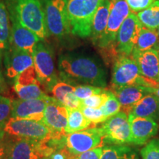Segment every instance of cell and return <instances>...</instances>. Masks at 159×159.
<instances>
[{
    "instance_id": "1",
    "label": "cell",
    "mask_w": 159,
    "mask_h": 159,
    "mask_svg": "<svg viewBox=\"0 0 159 159\" xmlns=\"http://www.w3.org/2000/svg\"><path fill=\"white\" fill-rule=\"evenodd\" d=\"M61 77L73 85H91L99 88L107 85V72L93 57L77 53H66L58 58Z\"/></svg>"
},
{
    "instance_id": "2",
    "label": "cell",
    "mask_w": 159,
    "mask_h": 159,
    "mask_svg": "<svg viewBox=\"0 0 159 159\" xmlns=\"http://www.w3.org/2000/svg\"><path fill=\"white\" fill-rule=\"evenodd\" d=\"M10 19H17L41 40L49 36L45 19L44 0H3Z\"/></svg>"
},
{
    "instance_id": "3",
    "label": "cell",
    "mask_w": 159,
    "mask_h": 159,
    "mask_svg": "<svg viewBox=\"0 0 159 159\" xmlns=\"http://www.w3.org/2000/svg\"><path fill=\"white\" fill-rule=\"evenodd\" d=\"M100 0H68L67 11L71 32L80 38L91 36L94 16Z\"/></svg>"
},
{
    "instance_id": "4",
    "label": "cell",
    "mask_w": 159,
    "mask_h": 159,
    "mask_svg": "<svg viewBox=\"0 0 159 159\" xmlns=\"http://www.w3.org/2000/svg\"><path fill=\"white\" fill-rule=\"evenodd\" d=\"M111 87L142 85L158 86L159 83L145 78L141 74L138 64L132 57L119 55L114 60L111 78Z\"/></svg>"
},
{
    "instance_id": "5",
    "label": "cell",
    "mask_w": 159,
    "mask_h": 159,
    "mask_svg": "<svg viewBox=\"0 0 159 159\" xmlns=\"http://www.w3.org/2000/svg\"><path fill=\"white\" fill-rule=\"evenodd\" d=\"M68 0H44L45 19L49 33L63 39L71 32L68 11Z\"/></svg>"
},
{
    "instance_id": "6",
    "label": "cell",
    "mask_w": 159,
    "mask_h": 159,
    "mask_svg": "<svg viewBox=\"0 0 159 159\" xmlns=\"http://www.w3.org/2000/svg\"><path fill=\"white\" fill-rule=\"evenodd\" d=\"M33 57L38 79L44 89L49 91L58 79L55 69L54 52L50 46L40 41L35 46Z\"/></svg>"
},
{
    "instance_id": "7",
    "label": "cell",
    "mask_w": 159,
    "mask_h": 159,
    "mask_svg": "<svg viewBox=\"0 0 159 159\" xmlns=\"http://www.w3.org/2000/svg\"><path fill=\"white\" fill-rule=\"evenodd\" d=\"M6 134L16 138L43 141L53 136L52 133L42 122L11 117L3 126Z\"/></svg>"
},
{
    "instance_id": "8",
    "label": "cell",
    "mask_w": 159,
    "mask_h": 159,
    "mask_svg": "<svg viewBox=\"0 0 159 159\" xmlns=\"http://www.w3.org/2000/svg\"><path fill=\"white\" fill-rule=\"evenodd\" d=\"M110 12L106 30L98 47L103 49H115L114 46L121 25L130 15V9L126 0H110Z\"/></svg>"
},
{
    "instance_id": "9",
    "label": "cell",
    "mask_w": 159,
    "mask_h": 159,
    "mask_svg": "<svg viewBox=\"0 0 159 159\" xmlns=\"http://www.w3.org/2000/svg\"><path fill=\"white\" fill-rule=\"evenodd\" d=\"M103 142L110 144H131V129L128 114L120 111L102 123Z\"/></svg>"
},
{
    "instance_id": "10",
    "label": "cell",
    "mask_w": 159,
    "mask_h": 159,
    "mask_svg": "<svg viewBox=\"0 0 159 159\" xmlns=\"http://www.w3.org/2000/svg\"><path fill=\"white\" fill-rule=\"evenodd\" d=\"M7 157L9 159H41L49 156L43 141L13 137L6 142Z\"/></svg>"
},
{
    "instance_id": "11",
    "label": "cell",
    "mask_w": 159,
    "mask_h": 159,
    "mask_svg": "<svg viewBox=\"0 0 159 159\" xmlns=\"http://www.w3.org/2000/svg\"><path fill=\"white\" fill-rule=\"evenodd\" d=\"M103 132L100 128H89L68 134L65 137L66 148L73 156H77L93 149L104 147Z\"/></svg>"
},
{
    "instance_id": "12",
    "label": "cell",
    "mask_w": 159,
    "mask_h": 159,
    "mask_svg": "<svg viewBox=\"0 0 159 159\" xmlns=\"http://www.w3.org/2000/svg\"><path fill=\"white\" fill-rule=\"evenodd\" d=\"M142 27L137 15L130 13L121 25L116 35L115 49L119 55H131Z\"/></svg>"
},
{
    "instance_id": "13",
    "label": "cell",
    "mask_w": 159,
    "mask_h": 159,
    "mask_svg": "<svg viewBox=\"0 0 159 159\" xmlns=\"http://www.w3.org/2000/svg\"><path fill=\"white\" fill-rule=\"evenodd\" d=\"M44 87L37 77L34 66L30 67L16 77L13 89L19 99H45L48 95L43 91Z\"/></svg>"
},
{
    "instance_id": "14",
    "label": "cell",
    "mask_w": 159,
    "mask_h": 159,
    "mask_svg": "<svg viewBox=\"0 0 159 159\" xmlns=\"http://www.w3.org/2000/svg\"><path fill=\"white\" fill-rule=\"evenodd\" d=\"M69 110L64 105L50 97L44 110L43 123L48 127L55 138L65 136Z\"/></svg>"
},
{
    "instance_id": "15",
    "label": "cell",
    "mask_w": 159,
    "mask_h": 159,
    "mask_svg": "<svg viewBox=\"0 0 159 159\" xmlns=\"http://www.w3.org/2000/svg\"><path fill=\"white\" fill-rule=\"evenodd\" d=\"M3 56L6 76L9 79L15 80L18 75L34 65L30 53L11 44L4 51Z\"/></svg>"
},
{
    "instance_id": "16",
    "label": "cell",
    "mask_w": 159,
    "mask_h": 159,
    "mask_svg": "<svg viewBox=\"0 0 159 159\" xmlns=\"http://www.w3.org/2000/svg\"><path fill=\"white\" fill-rule=\"evenodd\" d=\"M16 99L12 103L11 117L16 119H30L43 122L44 110L49 99Z\"/></svg>"
},
{
    "instance_id": "17",
    "label": "cell",
    "mask_w": 159,
    "mask_h": 159,
    "mask_svg": "<svg viewBox=\"0 0 159 159\" xmlns=\"http://www.w3.org/2000/svg\"><path fill=\"white\" fill-rule=\"evenodd\" d=\"M131 129V144L142 145L146 144L158 131V125L156 120L141 118L128 115Z\"/></svg>"
},
{
    "instance_id": "18",
    "label": "cell",
    "mask_w": 159,
    "mask_h": 159,
    "mask_svg": "<svg viewBox=\"0 0 159 159\" xmlns=\"http://www.w3.org/2000/svg\"><path fill=\"white\" fill-rule=\"evenodd\" d=\"M131 57L138 64L141 74L145 78L159 83V57L158 50H134Z\"/></svg>"
},
{
    "instance_id": "19",
    "label": "cell",
    "mask_w": 159,
    "mask_h": 159,
    "mask_svg": "<svg viewBox=\"0 0 159 159\" xmlns=\"http://www.w3.org/2000/svg\"><path fill=\"white\" fill-rule=\"evenodd\" d=\"M11 44L33 55L35 46L41 40L35 33L23 26L17 19H11Z\"/></svg>"
},
{
    "instance_id": "20",
    "label": "cell",
    "mask_w": 159,
    "mask_h": 159,
    "mask_svg": "<svg viewBox=\"0 0 159 159\" xmlns=\"http://www.w3.org/2000/svg\"><path fill=\"white\" fill-rule=\"evenodd\" d=\"M111 91L120 102L121 111L128 115L134 105L148 94L145 90V86L142 85L112 87Z\"/></svg>"
},
{
    "instance_id": "21",
    "label": "cell",
    "mask_w": 159,
    "mask_h": 159,
    "mask_svg": "<svg viewBox=\"0 0 159 159\" xmlns=\"http://www.w3.org/2000/svg\"><path fill=\"white\" fill-rule=\"evenodd\" d=\"M110 0H100L91 25V36L93 43L98 46L108 25L109 12H110Z\"/></svg>"
},
{
    "instance_id": "22",
    "label": "cell",
    "mask_w": 159,
    "mask_h": 159,
    "mask_svg": "<svg viewBox=\"0 0 159 159\" xmlns=\"http://www.w3.org/2000/svg\"><path fill=\"white\" fill-rule=\"evenodd\" d=\"M129 115L135 117L159 119V98L155 94H148L140 99L131 110Z\"/></svg>"
},
{
    "instance_id": "23",
    "label": "cell",
    "mask_w": 159,
    "mask_h": 159,
    "mask_svg": "<svg viewBox=\"0 0 159 159\" xmlns=\"http://www.w3.org/2000/svg\"><path fill=\"white\" fill-rule=\"evenodd\" d=\"M101 159H139L136 150L125 144H110L103 147Z\"/></svg>"
},
{
    "instance_id": "24",
    "label": "cell",
    "mask_w": 159,
    "mask_h": 159,
    "mask_svg": "<svg viewBox=\"0 0 159 159\" xmlns=\"http://www.w3.org/2000/svg\"><path fill=\"white\" fill-rule=\"evenodd\" d=\"M8 11L3 0H0V50L4 52L11 45V23Z\"/></svg>"
},
{
    "instance_id": "25",
    "label": "cell",
    "mask_w": 159,
    "mask_h": 159,
    "mask_svg": "<svg viewBox=\"0 0 159 159\" xmlns=\"http://www.w3.org/2000/svg\"><path fill=\"white\" fill-rule=\"evenodd\" d=\"M159 49V36L157 30L143 27L134 50L145 51L149 49Z\"/></svg>"
},
{
    "instance_id": "26",
    "label": "cell",
    "mask_w": 159,
    "mask_h": 159,
    "mask_svg": "<svg viewBox=\"0 0 159 159\" xmlns=\"http://www.w3.org/2000/svg\"><path fill=\"white\" fill-rule=\"evenodd\" d=\"M68 122L66 128V134L78 132L91 126V122L84 116L80 109H68Z\"/></svg>"
},
{
    "instance_id": "27",
    "label": "cell",
    "mask_w": 159,
    "mask_h": 159,
    "mask_svg": "<svg viewBox=\"0 0 159 159\" xmlns=\"http://www.w3.org/2000/svg\"><path fill=\"white\" fill-rule=\"evenodd\" d=\"M136 15L143 27L157 30L159 27V0L155 1L148 8Z\"/></svg>"
},
{
    "instance_id": "28",
    "label": "cell",
    "mask_w": 159,
    "mask_h": 159,
    "mask_svg": "<svg viewBox=\"0 0 159 159\" xmlns=\"http://www.w3.org/2000/svg\"><path fill=\"white\" fill-rule=\"evenodd\" d=\"M75 85L67 82L62 78L57 79L55 83L49 89L52 97L63 104L66 96L69 93L74 92Z\"/></svg>"
},
{
    "instance_id": "29",
    "label": "cell",
    "mask_w": 159,
    "mask_h": 159,
    "mask_svg": "<svg viewBox=\"0 0 159 159\" xmlns=\"http://www.w3.org/2000/svg\"><path fill=\"white\" fill-rule=\"evenodd\" d=\"M103 114L107 119L121 111V105L118 99L111 91H108V98L101 107Z\"/></svg>"
},
{
    "instance_id": "30",
    "label": "cell",
    "mask_w": 159,
    "mask_h": 159,
    "mask_svg": "<svg viewBox=\"0 0 159 159\" xmlns=\"http://www.w3.org/2000/svg\"><path fill=\"white\" fill-rule=\"evenodd\" d=\"M142 159H159V139H150L140 151Z\"/></svg>"
},
{
    "instance_id": "31",
    "label": "cell",
    "mask_w": 159,
    "mask_h": 159,
    "mask_svg": "<svg viewBox=\"0 0 159 159\" xmlns=\"http://www.w3.org/2000/svg\"><path fill=\"white\" fill-rule=\"evenodd\" d=\"M105 89L94 86L91 85H75L74 94L80 100H83L94 94H101L104 91Z\"/></svg>"
},
{
    "instance_id": "32",
    "label": "cell",
    "mask_w": 159,
    "mask_h": 159,
    "mask_svg": "<svg viewBox=\"0 0 159 159\" xmlns=\"http://www.w3.org/2000/svg\"><path fill=\"white\" fill-rule=\"evenodd\" d=\"M12 103L11 99L0 95V128H2L11 117Z\"/></svg>"
},
{
    "instance_id": "33",
    "label": "cell",
    "mask_w": 159,
    "mask_h": 159,
    "mask_svg": "<svg viewBox=\"0 0 159 159\" xmlns=\"http://www.w3.org/2000/svg\"><path fill=\"white\" fill-rule=\"evenodd\" d=\"M84 116L89 119L93 124L96 125L99 123H103L107 120L105 116L103 114L101 108H94L89 107L82 106L80 109Z\"/></svg>"
},
{
    "instance_id": "34",
    "label": "cell",
    "mask_w": 159,
    "mask_h": 159,
    "mask_svg": "<svg viewBox=\"0 0 159 159\" xmlns=\"http://www.w3.org/2000/svg\"><path fill=\"white\" fill-rule=\"evenodd\" d=\"M107 98H108V90L105 89L104 91L101 94H94L89 98L81 100V104H82V106L100 108L104 105L105 101L107 100Z\"/></svg>"
},
{
    "instance_id": "35",
    "label": "cell",
    "mask_w": 159,
    "mask_h": 159,
    "mask_svg": "<svg viewBox=\"0 0 159 159\" xmlns=\"http://www.w3.org/2000/svg\"><path fill=\"white\" fill-rule=\"evenodd\" d=\"M156 0H126L133 13H139L148 8Z\"/></svg>"
},
{
    "instance_id": "36",
    "label": "cell",
    "mask_w": 159,
    "mask_h": 159,
    "mask_svg": "<svg viewBox=\"0 0 159 159\" xmlns=\"http://www.w3.org/2000/svg\"><path fill=\"white\" fill-rule=\"evenodd\" d=\"M103 147L94 148L77 156H74L71 159H101Z\"/></svg>"
},
{
    "instance_id": "37",
    "label": "cell",
    "mask_w": 159,
    "mask_h": 159,
    "mask_svg": "<svg viewBox=\"0 0 159 159\" xmlns=\"http://www.w3.org/2000/svg\"><path fill=\"white\" fill-rule=\"evenodd\" d=\"M63 104L68 109H80L82 106L81 100L75 96L74 92L69 93L66 96Z\"/></svg>"
},
{
    "instance_id": "38",
    "label": "cell",
    "mask_w": 159,
    "mask_h": 159,
    "mask_svg": "<svg viewBox=\"0 0 159 159\" xmlns=\"http://www.w3.org/2000/svg\"><path fill=\"white\" fill-rule=\"evenodd\" d=\"M74 157L66 148H61L53 152L47 159H71Z\"/></svg>"
},
{
    "instance_id": "39",
    "label": "cell",
    "mask_w": 159,
    "mask_h": 159,
    "mask_svg": "<svg viewBox=\"0 0 159 159\" xmlns=\"http://www.w3.org/2000/svg\"><path fill=\"white\" fill-rule=\"evenodd\" d=\"M7 91V86L6 84L5 77L0 70V94H6Z\"/></svg>"
},
{
    "instance_id": "40",
    "label": "cell",
    "mask_w": 159,
    "mask_h": 159,
    "mask_svg": "<svg viewBox=\"0 0 159 159\" xmlns=\"http://www.w3.org/2000/svg\"><path fill=\"white\" fill-rule=\"evenodd\" d=\"M145 90L148 94H155L159 98V85L156 87H150V86H145Z\"/></svg>"
},
{
    "instance_id": "41",
    "label": "cell",
    "mask_w": 159,
    "mask_h": 159,
    "mask_svg": "<svg viewBox=\"0 0 159 159\" xmlns=\"http://www.w3.org/2000/svg\"><path fill=\"white\" fill-rule=\"evenodd\" d=\"M7 157V145L4 142L0 146V159H5Z\"/></svg>"
},
{
    "instance_id": "42",
    "label": "cell",
    "mask_w": 159,
    "mask_h": 159,
    "mask_svg": "<svg viewBox=\"0 0 159 159\" xmlns=\"http://www.w3.org/2000/svg\"><path fill=\"white\" fill-rule=\"evenodd\" d=\"M5 132L2 128H0V146L4 143V137H5Z\"/></svg>"
},
{
    "instance_id": "43",
    "label": "cell",
    "mask_w": 159,
    "mask_h": 159,
    "mask_svg": "<svg viewBox=\"0 0 159 159\" xmlns=\"http://www.w3.org/2000/svg\"><path fill=\"white\" fill-rule=\"evenodd\" d=\"M2 52L0 50V65H1V63H2Z\"/></svg>"
},
{
    "instance_id": "44",
    "label": "cell",
    "mask_w": 159,
    "mask_h": 159,
    "mask_svg": "<svg viewBox=\"0 0 159 159\" xmlns=\"http://www.w3.org/2000/svg\"><path fill=\"white\" fill-rule=\"evenodd\" d=\"M157 32H158V36H159V27H158V28L157 29Z\"/></svg>"
},
{
    "instance_id": "45",
    "label": "cell",
    "mask_w": 159,
    "mask_h": 159,
    "mask_svg": "<svg viewBox=\"0 0 159 159\" xmlns=\"http://www.w3.org/2000/svg\"><path fill=\"white\" fill-rule=\"evenodd\" d=\"M158 57H159V49H158Z\"/></svg>"
},
{
    "instance_id": "46",
    "label": "cell",
    "mask_w": 159,
    "mask_h": 159,
    "mask_svg": "<svg viewBox=\"0 0 159 159\" xmlns=\"http://www.w3.org/2000/svg\"><path fill=\"white\" fill-rule=\"evenodd\" d=\"M5 159H9V158H7V157H6V158H5Z\"/></svg>"
}]
</instances>
